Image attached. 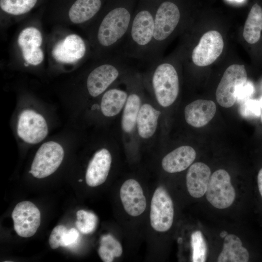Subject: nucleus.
Here are the masks:
<instances>
[{"label": "nucleus", "instance_id": "nucleus-11", "mask_svg": "<svg viewBox=\"0 0 262 262\" xmlns=\"http://www.w3.org/2000/svg\"><path fill=\"white\" fill-rule=\"evenodd\" d=\"M224 45L223 37L218 32L211 30L206 32L192 50V62L198 66L212 64L222 53Z\"/></svg>", "mask_w": 262, "mask_h": 262}, {"label": "nucleus", "instance_id": "nucleus-34", "mask_svg": "<svg viewBox=\"0 0 262 262\" xmlns=\"http://www.w3.org/2000/svg\"><path fill=\"white\" fill-rule=\"evenodd\" d=\"M257 184L260 197L262 200V167L260 169L257 174Z\"/></svg>", "mask_w": 262, "mask_h": 262}, {"label": "nucleus", "instance_id": "nucleus-22", "mask_svg": "<svg viewBox=\"0 0 262 262\" xmlns=\"http://www.w3.org/2000/svg\"><path fill=\"white\" fill-rule=\"evenodd\" d=\"M102 4L101 0H77L69 10V19L76 24L86 22L99 11Z\"/></svg>", "mask_w": 262, "mask_h": 262}, {"label": "nucleus", "instance_id": "nucleus-14", "mask_svg": "<svg viewBox=\"0 0 262 262\" xmlns=\"http://www.w3.org/2000/svg\"><path fill=\"white\" fill-rule=\"evenodd\" d=\"M120 199L125 211L132 216H137L145 210L146 197L138 181L132 179L126 180L120 190Z\"/></svg>", "mask_w": 262, "mask_h": 262}, {"label": "nucleus", "instance_id": "nucleus-30", "mask_svg": "<svg viewBox=\"0 0 262 262\" xmlns=\"http://www.w3.org/2000/svg\"><path fill=\"white\" fill-rule=\"evenodd\" d=\"M242 114L246 116L259 117L261 115V107L260 100L248 99L241 106Z\"/></svg>", "mask_w": 262, "mask_h": 262}, {"label": "nucleus", "instance_id": "nucleus-27", "mask_svg": "<svg viewBox=\"0 0 262 262\" xmlns=\"http://www.w3.org/2000/svg\"><path fill=\"white\" fill-rule=\"evenodd\" d=\"M37 0H0V8L13 15H20L29 12Z\"/></svg>", "mask_w": 262, "mask_h": 262}, {"label": "nucleus", "instance_id": "nucleus-25", "mask_svg": "<svg viewBox=\"0 0 262 262\" xmlns=\"http://www.w3.org/2000/svg\"><path fill=\"white\" fill-rule=\"evenodd\" d=\"M141 102L140 97L137 93L133 92L128 95L121 120L122 128L125 132L130 133L133 130L136 124Z\"/></svg>", "mask_w": 262, "mask_h": 262}, {"label": "nucleus", "instance_id": "nucleus-32", "mask_svg": "<svg viewBox=\"0 0 262 262\" xmlns=\"http://www.w3.org/2000/svg\"><path fill=\"white\" fill-rule=\"evenodd\" d=\"M79 236L78 230L75 228L66 230L63 234L60 240V246L66 247L75 243Z\"/></svg>", "mask_w": 262, "mask_h": 262}, {"label": "nucleus", "instance_id": "nucleus-16", "mask_svg": "<svg viewBox=\"0 0 262 262\" xmlns=\"http://www.w3.org/2000/svg\"><path fill=\"white\" fill-rule=\"evenodd\" d=\"M112 163L110 152L106 148L97 151L89 162L86 172V183L91 187L101 185L106 180Z\"/></svg>", "mask_w": 262, "mask_h": 262}, {"label": "nucleus", "instance_id": "nucleus-29", "mask_svg": "<svg viewBox=\"0 0 262 262\" xmlns=\"http://www.w3.org/2000/svg\"><path fill=\"white\" fill-rule=\"evenodd\" d=\"M192 261L204 262L206 260L207 247L206 241L200 231L196 230L191 235Z\"/></svg>", "mask_w": 262, "mask_h": 262}, {"label": "nucleus", "instance_id": "nucleus-38", "mask_svg": "<svg viewBox=\"0 0 262 262\" xmlns=\"http://www.w3.org/2000/svg\"><path fill=\"white\" fill-rule=\"evenodd\" d=\"M82 180H79V181H82Z\"/></svg>", "mask_w": 262, "mask_h": 262}, {"label": "nucleus", "instance_id": "nucleus-20", "mask_svg": "<svg viewBox=\"0 0 262 262\" xmlns=\"http://www.w3.org/2000/svg\"><path fill=\"white\" fill-rule=\"evenodd\" d=\"M250 259L248 250L243 246L240 238L234 234H228L223 247L217 258L218 262H247Z\"/></svg>", "mask_w": 262, "mask_h": 262}, {"label": "nucleus", "instance_id": "nucleus-33", "mask_svg": "<svg viewBox=\"0 0 262 262\" xmlns=\"http://www.w3.org/2000/svg\"><path fill=\"white\" fill-rule=\"evenodd\" d=\"M253 91V86L250 83L246 82L239 86L236 91V100H240L245 99L249 97Z\"/></svg>", "mask_w": 262, "mask_h": 262}, {"label": "nucleus", "instance_id": "nucleus-17", "mask_svg": "<svg viewBox=\"0 0 262 262\" xmlns=\"http://www.w3.org/2000/svg\"><path fill=\"white\" fill-rule=\"evenodd\" d=\"M216 111L215 103L211 100L197 99L188 104L184 109L186 122L200 128L207 125L214 117Z\"/></svg>", "mask_w": 262, "mask_h": 262}, {"label": "nucleus", "instance_id": "nucleus-6", "mask_svg": "<svg viewBox=\"0 0 262 262\" xmlns=\"http://www.w3.org/2000/svg\"><path fill=\"white\" fill-rule=\"evenodd\" d=\"M63 147L57 142L43 144L37 151L29 173L38 179L46 178L53 173L64 158Z\"/></svg>", "mask_w": 262, "mask_h": 262}, {"label": "nucleus", "instance_id": "nucleus-3", "mask_svg": "<svg viewBox=\"0 0 262 262\" xmlns=\"http://www.w3.org/2000/svg\"><path fill=\"white\" fill-rule=\"evenodd\" d=\"M181 19L179 5L172 0H156L154 37L147 62L162 57L166 42L178 28Z\"/></svg>", "mask_w": 262, "mask_h": 262}, {"label": "nucleus", "instance_id": "nucleus-24", "mask_svg": "<svg viewBox=\"0 0 262 262\" xmlns=\"http://www.w3.org/2000/svg\"><path fill=\"white\" fill-rule=\"evenodd\" d=\"M262 31V8L256 3L251 7L246 21L243 37L249 44H255L260 39Z\"/></svg>", "mask_w": 262, "mask_h": 262}, {"label": "nucleus", "instance_id": "nucleus-9", "mask_svg": "<svg viewBox=\"0 0 262 262\" xmlns=\"http://www.w3.org/2000/svg\"><path fill=\"white\" fill-rule=\"evenodd\" d=\"M174 218L172 200L166 190L162 187L155 191L151 202L150 221L157 231L165 232L171 227Z\"/></svg>", "mask_w": 262, "mask_h": 262}, {"label": "nucleus", "instance_id": "nucleus-2", "mask_svg": "<svg viewBox=\"0 0 262 262\" xmlns=\"http://www.w3.org/2000/svg\"><path fill=\"white\" fill-rule=\"evenodd\" d=\"M136 0H115L100 21L96 33L103 49L120 48L128 34Z\"/></svg>", "mask_w": 262, "mask_h": 262}, {"label": "nucleus", "instance_id": "nucleus-23", "mask_svg": "<svg viewBox=\"0 0 262 262\" xmlns=\"http://www.w3.org/2000/svg\"><path fill=\"white\" fill-rule=\"evenodd\" d=\"M128 97L127 92L119 88H112L105 91L100 102L102 114L107 117L117 115L125 104Z\"/></svg>", "mask_w": 262, "mask_h": 262}, {"label": "nucleus", "instance_id": "nucleus-19", "mask_svg": "<svg viewBox=\"0 0 262 262\" xmlns=\"http://www.w3.org/2000/svg\"><path fill=\"white\" fill-rule=\"evenodd\" d=\"M196 157V152L192 147L182 146L166 155L162 160V166L169 173L181 172L190 166Z\"/></svg>", "mask_w": 262, "mask_h": 262}, {"label": "nucleus", "instance_id": "nucleus-12", "mask_svg": "<svg viewBox=\"0 0 262 262\" xmlns=\"http://www.w3.org/2000/svg\"><path fill=\"white\" fill-rule=\"evenodd\" d=\"M12 217L15 231L22 237L33 236L40 225V211L33 203L29 201L18 203L14 209Z\"/></svg>", "mask_w": 262, "mask_h": 262}, {"label": "nucleus", "instance_id": "nucleus-31", "mask_svg": "<svg viewBox=\"0 0 262 262\" xmlns=\"http://www.w3.org/2000/svg\"><path fill=\"white\" fill-rule=\"evenodd\" d=\"M67 229L63 225L56 226L51 231L49 238V244L50 247L55 249L60 246V240Z\"/></svg>", "mask_w": 262, "mask_h": 262}, {"label": "nucleus", "instance_id": "nucleus-37", "mask_svg": "<svg viewBox=\"0 0 262 262\" xmlns=\"http://www.w3.org/2000/svg\"><path fill=\"white\" fill-rule=\"evenodd\" d=\"M234 0L237 1H241L243 0Z\"/></svg>", "mask_w": 262, "mask_h": 262}, {"label": "nucleus", "instance_id": "nucleus-5", "mask_svg": "<svg viewBox=\"0 0 262 262\" xmlns=\"http://www.w3.org/2000/svg\"><path fill=\"white\" fill-rule=\"evenodd\" d=\"M130 59L120 51L110 62L103 63L95 67L89 74L86 80L89 95L96 97L103 92L127 69V61Z\"/></svg>", "mask_w": 262, "mask_h": 262}, {"label": "nucleus", "instance_id": "nucleus-36", "mask_svg": "<svg viewBox=\"0 0 262 262\" xmlns=\"http://www.w3.org/2000/svg\"><path fill=\"white\" fill-rule=\"evenodd\" d=\"M260 104H261V120H262V98L260 100Z\"/></svg>", "mask_w": 262, "mask_h": 262}, {"label": "nucleus", "instance_id": "nucleus-26", "mask_svg": "<svg viewBox=\"0 0 262 262\" xmlns=\"http://www.w3.org/2000/svg\"><path fill=\"white\" fill-rule=\"evenodd\" d=\"M98 253L104 262H112L114 258L120 257L122 253L120 243L111 234H105L100 239Z\"/></svg>", "mask_w": 262, "mask_h": 262}, {"label": "nucleus", "instance_id": "nucleus-15", "mask_svg": "<svg viewBox=\"0 0 262 262\" xmlns=\"http://www.w3.org/2000/svg\"><path fill=\"white\" fill-rule=\"evenodd\" d=\"M86 49L83 39L77 34H71L55 45L52 54L57 61L73 63L84 56Z\"/></svg>", "mask_w": 262, "mask_h": 262}, {"label": "nucleus", "instance_id": "nucleus-35", "mask_svg": "<svg viewBox=\"0 0 262 262\" xmlns=\"http://www.w3.org/2000/svg\"><path fill=\"white\" fill-rule=\"evenodd\" d=\"M228 234V232L226 231L223 230L220 233V236L222 238H225Z\"/></svg>", "mask_w": 262, "mask_h": 262}, {"label": "nucleus", "instance_id": "nucleus-10", "mask_svg": "<svg viewBox=\"0 0 262 262\" xmlns=\"http://www.w3.org/2000/svg\"><path fill=\"white\" fill-rule=\"evenodd\" d=\"M17 133L27 143H38L48 135L47 123L42 115L34 110H24L18 117Z\"/></svg>", "mask_w": 262, "mask_h": 262}, {"label": "nucleus", "instance_id": "nucleus-13", "mask_svg": "<svg viewBox=\"0 0 262 262\" xmlns=\"http://www.w3.org/2000/svg\"><path fill=\"white\" fill-rule=\"evenodd\" d=\"M17 42L27 63L36 66L42 62L44 54L40 48L42 37L37 29L30 27L23 29L18 35Z\"/></svg>", "mask_w": 262, "mask_h": 262}, {"label": "nucleus", "instance_id": "nucleus-18", "mask_svg": "<svg viewBox=\"0 0 262 262\" xmlns=\"http://www.w3.org/2000/svg\"><path fill=\"white\" fill-rule=\"evenodd\" d=\"M211 176L210 167L203 163H195L190 166L186 181L188 191L192 197L199 198L206 193Z\"/></svg>", "mask_w": 262, "mask_h": 262}, {"label": "nucleus", "instance_id": "nucleus-7", "mask_svg": "<svg viewBox=\"0 0 262 262\" xmlns=\"http://www.w3.org/2000/svg\"><path fill=\"white\" fill-rule=\"evenodd\" d=\"M247 73L243 65L233 64L229 66L217 87L215 96L218 104L224 108L232 106L236 100L238 87L245 84Z\"/></svg>", "mask_w": 262, "mask_h": 262}, {"label": "nucleus", "instance_id": "nucleus-8", "mask_svg": "<svg viewBox=\"0 0 262 262\" xmlns=\"http://www.w3.org/2000/svg\"><path fill=\"white\" fill-rule=\"evenodd\" d=\"M206 197L214 207L223 209L229 207L235 198V191L227 171L218 169L211 176Z\"/></svg>", "mask_w": 262, "mask_h": 262}, {"label": "nucleus", "instance_id": "nucleus-21", "mask_svg": "<svg viewBox=\"0 0 262 262\" xmlns=\"http://www.w3.org/2000/svg\"><path fill=\"white\" fill-rule=\"evenodd\" d=\"M160 114L150 104L145 103L141 106L136 121L138 132L141 137L147 139L154 134Z\"/></svg>", "mask_w": 262, "mask_h": 262}, {"label": "nucleus", "instance_id": "nucleus-4", "mask_svg": "<svg viewBox=\"0 0 262 262\" xmlns=\"http://www.w3.org/2000/svg\"><path fill=\"white\" fill-rule=\"evenodd\" d=\"M149 64L150 85L154 96L160 105L168 107L175 102L179 93L177 69L170 61L162 57Z\"/></svg>", "mask_w": 262, "mask_h": 262}, {"label": "nucleus", "instance_id": "nucleus-28", "mask_svg": "<svg viewBox=\"0 0 262 262\" xmlns=\"http://www.w3.org/2000/svg\"><path fill=\"white\" fill-rule=\"evenodd\" d=\"M77 221L75 225L78 230L83 234H90L96 229L98 218L94 213L83 210L76 213Z\"/></svg>", "mask_w": 262, "mask_h": 262}, {"label": "nucleus", "instance_id": "nucleus-1", "mask_svg": "<svg viewBox=\"0 0 262 262\" xmlns=\"http://www.w3.org/2000/svg\"><path fill=\"white\" fill-rule=\"evenodd\" d=\"M156 0H139L127 36L118 50L130 59L147 60L152 45Z\"/></svg>", "mask_w": 262, "mask_h": 262}]
</instances>
